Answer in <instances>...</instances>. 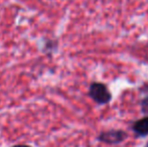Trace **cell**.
I'll return each mask as SVG.
<instances>
[{
    "label": "cell",
    "instance_id": "cell-1",
    "mask_svg": "<svg viewBox=\"0 0 148 147\" xmlns=\"http://www.w3.org/2000/svg\"><path fill=\"white\" fill-rule=\"evenodd\" d=\"M89 97L99 105H106L112 100V94L102 83H92L89 88Z\"/></svg>",
    "mask_w": 148,
    "mask_h": 147
},
{
    "label": "cell",
    "instance_id": "cell-2",
    "mask_svg": "<svg viewBox=\"0 0 148 147\" xmlns=\"http://www.w3.org/2000/svg\"><path fill=\"white\" fill-rule=\"evenodd\" d=\"M127 138V133L123 130H109V131L101 132L98 136V140L106 144L114 145L124 141Z\"/></svg>",
    "mask_w": 148,
    "mask_h": 147
},
{
    "label": "cell",
    "instance_id": "cell-3",
    "mask_svg": "<svg viewBox=\"0 0 148 147\" xmlns=\"http://www.w3.org/2000/svg\"><path fill=\"white\" fill-rule=\"evenodd\" d=\"M133 132L138 137H145L148 136V116L139 119L132 125Z\"/></svg>",
    "mask_w": 148,
    "mask_h": 147
},
{
    "label": "cell",
    "instance_id": "cell-4",
    "mask_svg": "<svg viewBox=\"0 0 148 147\" xmlns=\"http://www.w3.org/2000/svg\"><path fill=\"white\" fill-rule=\"evenodd\" d=\"M141 111L143 114L148 116V96H146L141 101Z\"/></svg>",
    "mask_w": 148,
    "mask_h": 147
},
{
    "label": "cell",
    "instance_id": "cell-5",
    "mask_svg": "<svg viewBox=\"0 0 148 147\" xmlns=\"http://www.w3.org/2000/svg\"><path fill=\"white\" fill-rule=\"evenodd\" d=\"M12 147H31L29 145H26V144H18V145H14Z\"/></svg>",
    "mask_w": 148,
    "mask_h": 147
},
{
    "label": "cell",
    "instance_id": "cell-6",
    "mask_svg": "<svg viewBox=\"0 0 148 147\" xmlns=\"http://www.w3.org/2000/svg\"><path fill=\"white\" fill-rule=\"evenodd\" d=\"M144 147H148V142H147V143H146V145H145Z\"/></svg>",
    "mask_w": 148,
    "mask_h": 147
}]
</instances>
